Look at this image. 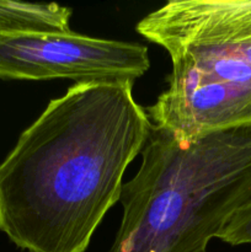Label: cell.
Wrapping results in <instances>:
<instances>
[{
    "label": "cell",
    "instance_id": "cell-1",
    "mask_svg": "<svg viewBox=\"0 0 251 252\" xmlns=\"http://www.w3.org/2000/svg\"><path fill=\"white\" fill-rule=\"evenodd\" d=\"M133 84H75L21 133L0 164V231L15 246L86 251L152 127Z\"/></svg>",
    "mask_w": 251,
    "mask_h": 252
},
{
    "label": "cell",
    "instance_id": "cell-2",
    "mask_svg": "<svg viewBox=\"0 0 251 252\" xmlns=\"http://www.w3.org/2000/svg\"><path fill=\"white\" fill-rule=\"evenodd\" d=\"M110 252H207L251 202V123L179 139L153 125Z\"/></svg>",
    "mask_w": 251,
    "mask_h": 252
},
{
    "label": "cell",
    "instance_id": "cell-3",
    "mask_svg": "<svg viewBox=\"0 0 251 252\" xmlns=\"http://www.w3.org/2000/svg\"><path fill=\"white\" fill-rule=\"evenodd\" d=\"M137 32L171 61L167 89L145 108L179 139L251 123V0H172Z\"/></svg>",
    "mask_w": 251,
    "mask_h": 252
},
{
    "label": "cell",
    "instance_id": "cell-4",
    "mask_svg": "<svg viewBox=\"0 0 251 252\" xmlns=\"http://www.w3.org/2000/svg\"><path fill=\"white\" fill-rule=\"evenodd\" d=\"M150 68L140 43L70 31L0 32V79L78 83H134Z\"/></svg>",
    "mask_w": 251,
    "mask_h": 252
},
{
    "label": "cell",
    "instance_id": "cell-5",
    "mask_svg": "<svg viewBox=\"0 0 251 252\" xmlns=\"http://www.w3.org/2000/svg\"><path fill=\"white\" fill-rule=\"evenodd\" d=\"M70 7L0 0V32H70Z\"/></svg>",
    "mask_w": 251,
    "mask_h": 252
},
{
    "label": "cell",
    "instance_id": "cell-6",
    "mask_svg": "<svg viewBox=\"0 0 251 252\" xmlns=\"http://www.w3.org/2000/svg\"><path fill=\"white\" fill-rule=\"evenodd\" d=\"M217 239L233 246L251 245V202L234 214Z\"/></svg>",
    "mask_w": 251,
    "mask_h": 252
}]
</instances>
